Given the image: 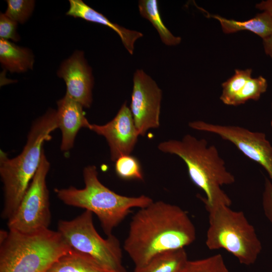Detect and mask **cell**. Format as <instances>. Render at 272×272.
I'll return each mask as SVG.
<instances>
[{"label":"cell","instance_id":"6da1fadb","mask_svg":"<svg viewBox=\"0 0 272 272\" xmlns=\"http://www.w3.org/2000/svg\"><path fill=\"white\" fill-rule=\"evenodd\" d=\"M196 238L195 227L179 207L153 202L132 217L123 248L135 268L144 266L160 253L184 248Z\"/></svg>","mask_w":272,"mask_h":272},{"label":"cell","instance_id":"7a4b0ae2","mask_svg":"<svg viewBox=\"0 0 272 272\" xmlns=\"http://www.w3.org/2000/svg\"><path fill=\"white\" fill-rule=\"evenodd\" d=\"M58 128L56 110L50 109L36 119L26 144L17 157L10 159L1 151L0 175L4 184V203L2 218L9 220L16 212L40 163L44 143Z\"/></svg>","mask_w":272,"mask_h":272},{"label":"cell","instance_id":"3957f363","mask_svg":"<svg viewBox=\"0 0 272 272\" xmlns=\"http://www.w3.org/2000/svg\"><path fill=\"white\" fill-rule=\"evenodd\" d=\"M158 148L178 156L185 162L191 180L206 194V197L200 196L205 205L230 207L231 199L222 187L233 184L235 178L227 169L215 146H209L205 139L188 134L181 140L160 143Z\"/></svg>","mask_w":272,"mask_h":272},{"label":"cell","instance_id":"277c9868","mask_svg":"<svg viewBox=\"0 0 272 272\" xmlns=\"http://www.w3.org/2000/svg\"><path fill=\"white\" fill-rule=\"evenodd\" d=\"M85 187L74 186L55 189L58 198L66 205L81 208L94 213L99 220L104 233L112 235V231L128 215L133 208H144L153 201L142 195L137 197L121 195L104 185L98 178L96 166L84 169Z\"/></svg>","mask_w":272,"mask_h":272},{"label":"cell","instance_id":"5b68a950","mask_svg":"<svg viewBox=\"0 0 272 272\" xmlns=\"http://www.w3.org/2000/svg\"><path fill=\"white\" fill-rule=\"evenodd\" d=\"M71 248L58 231L24 234L1 230L0 272H47Z\"/></svg>","mask_w":272,"mask_h":272},{"label":"cell","instance_id":"8992f818","mask_svg":"<svg viewBox=\"0 0 272 272\" xmlns=\"http://www.w3.org/2000/svg\"><path fill=\"white\" fill-rule=\"evenodd\" d=\"M209 226L206 244L210 250L223 249L242 264L250 265L257 260L262 245L253 226L241 211L224 205H205Z\"/></svg>","mask_w":272,"mask_h":272},{"label":"cell","instance_id":"52a82bcc","mask_svg":"<svg viewBox=\"0 0 272 272\" xmlns=\"http://www.w3.org/2000/svg\"><path fill=\"white\" fill-rule=\"evenodd\" d=\"M93 221V213L85 210L71 220H59L57 231L71 248L89 256L107 272H126L119 241L113 234L102 237Z\"/></svg>","mask_w":272,"mask_h":272},{"label":"cell","instance_id":"ba28073f","mask_svg":"<svg viewBox=\"0 0 272 272\" xmlns=\"http://www.w3.org/2000/svg\"><path fill=\"white\" fill-rule=\"evenodd\" d=\"M49 168L43 151L39 167L16 212L8 220L9 230L33 234L49 229L51 216L46 178Z\"/></svg>","mask_w":272,"mask_h":272},{"label":"cell","instance_id":"9c48e42d","mask_svg":"<svg viewBox=\"0 0 272 272\" xmlns=\"http://www.w3.org/2000/svg\"><path fill=\"white\" fill-rule=\"evenodd\" d=\"M188 125L192 129L216 134L234 144L245 156L264 168L272 183V146L264 133L201 120L190 122Z\"/></svg>","mask_w":272,"mask_h":272},{"label":"cell","instance_id":"30bf717a","mask_svg":"<svg viewBox=\"0 0 272 272\" xmlns=\"http://www.w3.org/2000/svg\"><path fill=\"white\" fill-rule=\"evenodd\" d=\"M162 92L156 82L143 70H137L133 77L130 109L141 136L160 126Z\"/></svg>","mask_w":272,"mask_h":272},{"label":"cell","instance_id":"8fae6325","mask_svg":"<svg viewBox=\"0 0 272 272\" xmlns=\"http://www.w3.org/2000/svg\"><path fill=\"white\" fill-rule=\"evenodd\" d=\"M89 129L106 139L111 160L114 162L121 156L130 154L140 135L126 102L110 121L104 125L91 124Z\"/></svg>","mask_w":272,"mask_h":272},{"label":"cell","instance_id":"7c38bea8","mask_svg":"<svg viewBox=\"0 0 272 272\" xmlns=\"http://www.w3.org/2000/svg\"><path fill=\"white\" fill-rule=\"evenodd\" d=\"M57 76L66 85V94L85 108L92 103L94 78L84 52L76 50L61 64Z\"/></svg>","mask_w":272,"mask_h":272},{"label":"cell","instance_id":"4fadbf2b","mask_svg":"<svg viewBox=\"0 0 272 272\" xmlns=\"http://www.w3.org/2000/svg\"><path fill=\"white\" fill-rule=\"evenodd\" d=\"M58 128L62 133L60 149L67 152L74 146L77 133L81 128H90L91 124L85 117L83 107L66 94L57 102Z\"/></svg>","mask_w":272,"mask_h":272},{"label":"cell","instance_id":"5bb4252c","mask_svg":"<svg viewBox=\"0 0 272 272\" xmlns=\"http://www.w3.org/2000/svg\"><path fill=\"white\" fill-rule=\"evenodd\" d=\"M67 16L81 18L87 21L106 26L114 31L119 36L123 46L130 54L133 53L134 43L143 36L139 31L126 29L110 21L101 13L98 12L81 0H70Z\"/></svg>","mask_w":272,"mask_h":272},{"label":"cell","instance_id":"9a60e30c","mask_svg":"<svg viewBox=\"0 0 272 272\" xmlns=\"http://www.w3.org/2000/svg\"><path fill=\"white\" fill-rule=\"evenodd\" d=\"M208 17L218 20L223 31L226 34L247 30L258 35L262 39L272 34V17L266 12L257 14L254 17L244 21L224 18L207 13Z\"/></svg>","mask_w":272,"mask_h":272},{"label":"cell","instance_id":"2e32d148","mask_svg":"<svg viewBox=\"0 0 272 272\" xmlns=\"http://www.w3.org/2000/svg\"><path fill=\"white\" fill-rule=\"evenodd\" d=\"M0 62L5 69L11 73H24L32 69L34 56L28 48L0 39Z\"/></svg>","mask_w":272,"mask_h":272},{"label":"cell","instance_id":"e0dca14e","mask_svg":"<svg viewBox=\"0 0 272 272\" xmlns=\"http://www.w3.org/2000/svg\"><path fill=\"white\" fill-rule=\"evenodd\" d=\"M47 272H107L89 256L72 248L60 256Z\"/></svg>","mask_w":272,"mask_h":272},{"label":"cell","instance_id":"ac0fdd59","mask_svg":"<svg viewBox=\"0 0 272 272\" xmlns=\"http://www.w3.org/2000/svg\"><path fill=\"white\" fill-rule=\"evenodd\" d=\"M184 248L166 251L153 257L133 272H180L188 261Z\"/></svg>","mask_w":272,"mask_h":272},{"label":"cell","instance_id":"d6986e66","mask_svg":"<svg viewBox=\"0 0 272 272\" xmlns=\"http://www.w3.org/2000/svg\"><path fill=\"white\" fill-rule=\"evenodd\" d=\"M138 8L140 15L153 25L164 44L171 46L180 43L181 37L174 36L162 21L157 0L139 1Z\"/></svg>","mask_w":272,"mask_h":272},{"label":"cell","instance_id":"ffe728a7","mask_svg":"<svg viewBox=\"0 0 272 272\" xmlns=\"http://www.w3.org/2000/svg\"><path fill=\"white\" fill-rule=\"evenodd\" d=\"M251 74L250 69L235 70L234 75L222 83L223 90L220 99L224 104L233 106L235 98L251 78Z\"/></svg>","mask_w":272,"mask_h":272},{"label":"cell","instance_id":"44dd1931","mask_svg":"<svg viewBox=\"0 0 272 272\" xmlns=\"http://www.w3.org/2000/svg\"><path fill=\"white\" fill-rule=\"evenodd\" d=\"M180 272H230L222 255L218 254L205 258L188 260Z\"/></svg>","mask_w":272,"mask_h":272},{"label":"cell","instance_id":"7402d4cb","mask_svg":"<svg viewBox=\"0 0 272 272\" xmlns=\"http://www.w3.org/2000/svg\"><path fill=\"white\" fill-rule=\"evenodd\" d=\"M267 88V82L265 78L261 76L255 78L251 77L235 98L233 106L244 104L249 100L257 101L266 91Z\"/></svg>","mask_w":272,"mask_h":272},{"label":"cell","instance_id":"603a6c76","mask_svg":"<svg viewBox=\"0 0 272 272\" xmlns=\"http://www.w3.org/2000/svg\"><path fill=\"white\" fill-rule=\"evenodd\" d=\"M115 162L116 174L120 178L143 180L141 166L135 157L130 155H124L118 158Z\"/></svg>","mask_w":272,"mask_h":272},{"label":"cell","instance_id":"cb8c5ba5","mask_svg":"<svg viewBox=\"0 0 272 272\" xmlns=\"http://www.w3.org/2000/svg\"><path fill=\"white\" fill-rule=\"evenodd\" d=\"M5 13L8 17L18 23L26 22L32 15L35 1L32 0H7Z\"/></svg>","mask_w":272,"mask_h":272},{"label":"cell","instance_id":"d4e9b609","mask_svg":"<svg viewBox=\"0 0 272 272\" xmlns=\"http://www.w3.org/2000/svg\"><path fill=\"white\" fill-rule=\"evenodd\" d=\"M18 23L8 17L5 13L0 15L1 39L14 42L19 41L20 37L17 32Z\"/></svg>","mask_w":272,"mask_h":272},{"label":"cell","instance_id":"484cf974","mask_svg":"<svg viewBox=\"0 0 272 272\" xmlns=\"http://www.w3.org/2000/svg\"><path fill=\"white\" fill-rule=\"evenodd\" d=\"M262 207L266 218L272 223V183L267 178L265 179Z\"/></svg>","mask_w":272,"mask_h":272},{"label":"cell","instance_id":"4316f807","mask_svg":"<svg viewBox=\"0 0 272 272\" xmlns=\"http://www.w3.org/2000/svg\"><path fill=\"white\" fill-rule=\"evenodd\" d=\"M258 9L266 12L272 17V0L262 1L255 6Z\"/></svg>","mask_w":272,"mask_h":272},{"label":"cell","instance_id":"83f0119b","mask_svg":"<svg viewBox=\"0 0 272 272\" xmlns=\"http://www.w3.org/2000/svg\"><path fill=\"white\" fill-rule=\"evenodd\" d=\"M262 42L265 53L272 58V34L262 39Z\"/></svg>","mask_w":272,"mask_h":272},{"label":"cell","instance_id":"f1b7e54d","mask_svg":"<svg viewBox=\"0 0 272 272\" xmlns=\"http://www.w3.org/2000/svg\"><path fill=\"white\" fill-rule=\"evenodd\" d=\"M271 108H272V105H271ZM270 124H271V126H272V118H271Z\"/></svg>","mask_w":272,"mask_h":272}]
</instances>
